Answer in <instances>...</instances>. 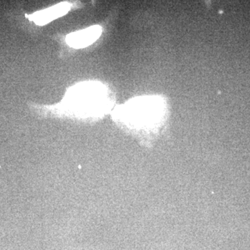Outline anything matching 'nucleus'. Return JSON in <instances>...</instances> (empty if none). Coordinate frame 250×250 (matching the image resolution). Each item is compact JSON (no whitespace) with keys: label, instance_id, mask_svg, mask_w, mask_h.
<instances>
[{"label":"nucleus","instance_id":"obj_1","mask_svg":"<svg viewBox=\"0 0 250 250\" xmlns=\"http://www.w3.org/2000/svg\"><path fill=\"white\" fill-rule=\"evenodd\" d=\"M161 113L160 100L154 98L134 100L121 112L131 123L140 125L155 123Z\"/></svg>","mask_w":250,"mask_h":250},{"label":"nucleus","instance_id":"obj_2","mask_svg":"<svg viewBox=\"0 0 250 250\" xmlns=\"http://www.w3.org/2000/svg\"><path fill=\"white\" fill-rule=\"evenodd\" d=\"M101 34L102 28L100 26H93L69 34L66 38L67 43L73 48H83L93 43Z\"/></svg>","mask_w":250,"mask_h":250},{"label":"nucleus","instance_id":"obj_3","mask_svg":"<svg viewBox=\"0 0 250 250\" xmlns=\"http://www.w3.org/2000/svg\"><path fill=\"white\" fill-rule=\"evenodd\" d=\"M70 9V5L68 3L63 2L52 6L49 9L36 12L35 14L28 16L30 21H34L36 24L44 25L54 20L67 14Z\"/></svg>","mask_w":250,"mask_h":250}]
</instances>
